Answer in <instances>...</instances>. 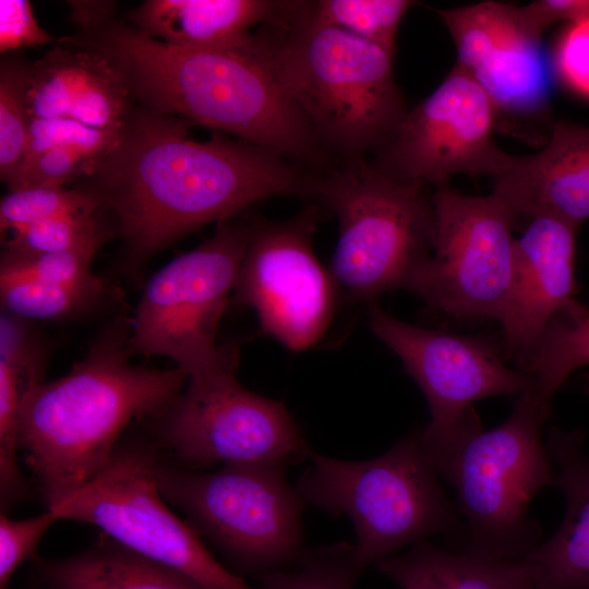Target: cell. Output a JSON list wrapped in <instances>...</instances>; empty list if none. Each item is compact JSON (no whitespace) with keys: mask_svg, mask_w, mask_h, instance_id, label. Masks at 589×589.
Masks as SVG:
<instances>
[{"mask_svg":"<svg viewBox=\"0 0 589 589\" xmlns=\"http://www.w3.org/2000/svg\"><path fill=\"white\" fill-rule=\"evenodd\" d=\"M190 125L135 105L113 146L76 182L111 221L133 264L260 201L313 199L316 172L218 131L195 141Z\"/></svg>","mask_w":589,"mask_h":589,"instance_id":"6da1fadb","label":"cell"},{"mask_svg":"<svg viewBox=\"0 0 589 589\" xmlns=\"http://www.w3.org/2000/svg\"><path fill=\"white\" fill-rule=\"evenodd\" d=\"M107 58L136 106L260 146L310 171L337 164L273 75L245 49H193L115 17L72 36Z\"/></svg>","mask_w":589,"mask_h":589,"instance_id":"7a4b0ae2","label":"cell"},{"mask_svg":"<svg viewBox=\"0 0 589 589\" xmlns=\"http://www.w3.org/2000/svg\"><path fill=\"white\" fill-rule=\"evenodd\" d=\"M130 336L131 318H113L69 373L25 401L19 446L46 508L96 477L127 426L160 413L189 378L133 364Z\"/></svg>","mask_w":589,"mask_h":589,"instance_id":"3957f363","label":"cell"},{"mask_svg":"<svg viewBox=\"0 0 589 589\" xmlns=\"http://www.w3.org/2000/svg\"><path fill=\"white\" fill-rule=\"evenodd\" d=\"M244 49L276 80L339 161L377 153L407 107L394 52L316 20L308 1H280Z\"/></svg>","mask_w":589,"mask_h":589,"instance_id":"277c9868","label":"cell"},{"mask_svg":"<svg viewBox=\"0 0 589 589\" xmlns=\"http://www.w3.org/2000/svg\"><path fill=\"white\" fill-rule=\"evenodd\" d=\"M309 458L312 464L294 489L305 506L350 518L356 532L352 564L358 576L368 566L431 536L441 534L466 546L465 522L441 485L420 429L370 460L346 461L314 452Z\"/></svg>","mask_w":589,"mask_h":589,"instance_id":"5b68a950","label":"cell"},{"mask_svg":"<svg viewBox=\"0 0 589 589\" xmlns=\"http://www.w3.org/2000/svg\"><path fill=\"white\" fill-rule=\"evenodd\" d=\"M314 197L339 224L329 268L339 292L371 305L386 291L409 290L433 245V203L425 185L363 157L318 172Z\"/></svg>","mask_w":589,"mask_h":589,"instance_id":"8992f818","label":"cell"},{"mask_svg":"<svg viewBox=\"0 0 589 589\" xmlns=\"http://www.w3.org/2000/svg\"><path fill=\"white\" fill-rule=\"evenodd\" d=\"M549 416L533 390L520 394L502 424L473 431L434 466L455 492L467 530L462 550L522 560L542 542L528 509L540 491L554 488L541 433Z\"/></svg>","mask_w":589,"mask_h":589,"instance_id":"52a82bcc","label":"cell"},{"mask_svg":"<svg viewBox=\"0 0 589 589\" xmlns=\"http://www.w3.org/2000/svg\"><path fill=\"white\" fill-rule=\"evenodd\" d=\"M249 236L248 217L221 220L149 279L131 318L133 354L168 357L189 378L237 369V350L218 346L216 336Z\"/></svg>","mask_w":589,"mask_h":589,"instance_id":"ba28073f","label":"cell"},{"mask_svg":"<svg viewBox=\"0 0 589 589\" xmlns=\"http://www.w3.org/2000/svg\"><path fill=\"white\" fill-rule=\"evenodd\" d=\"M278 464L228 465L202 472L163 462V497L183 510L239 569L261 576L293 564L304 550L305 504Z\"/></svg>","mask_w":589,"mask_h":589,"instance_id":"9c48e42d","label":"cell"},{"mask_svg":"<svg viewBox=\"0 0 589 589\" xmlns=\"http://www.w3.org/2000/svg\"><path fill=\"white\" fill-rule=\"evenodd\" d=\"M158 461L156 442L124 440L96 477L47 509L59 519L96 526L110 540L205 589H255L223 566L197 531L166 506L156 481Z\"/></svg>","mask_w":589,"mask_h":589,"instance_id":"30bf717a","label":"cell"},{"mask_svg":"<svg viewBox=\"0 0 589 589\" xmlns=\"http://www.w3.org/2000/svg\"><path fill=\"white\" fill-rule=\"evenodd\" d=\"M432 203V252L408 291L452 317L500 322L514 279L518 216L493 192L466 195L449 183L436 187Z\"/></svg>","mask_w":589,"mask_h":589,"instance_id":"8fae6325","label":"cell"},{"mask_svg":"<svg viewBox=\"0 0 589 589\" xmlns=\"http://www.w3.org/2000/svg\"><path fill=\"white\" fill-rule=\"evenodd\" d=\"M149 422L156 443L193 470L216 464L287 466L312 453L284 404L244 388L236 370L189 378Z\"/></svg>","mask_w":589,"mask_h":589,"instance_id":"7c38bea8","label":"cell"},{"mask_svg":"<svg viewBox=\"0 0 589 589\" xmlns=\"http://www.w3.org/2000/svg\"><path fill=\"white\" fill-rule=\"evenodd\" d=\"M372 332L401 360L428 401L431 421L420 429L433 466L482 428L472 405L483 398L536 389L534 378L508 368L489 341L406 323L370 305Z\"/></svg>","mask_w":589,"mask_h":589,"instance_id":"4fadbf2b","label":"cell"},{"mask_svg":"<svg viewBox=\"0 0 589 589\" xmlns=\"http://www.w3.org/2000/svg\"><path fill=\"white\" fill-rule=\"evenodd\" d=\"M250 236L235 293L254 310L263 333L301 351L326 332L338 288L313 249L318 208L273 221L248 217Z\"/></svg>","mask_w":589,"mask_h":589,"instance_id":"5bb4252c","label":"cell"},{"mask_svg":"<svg viewBox=\"0 0 589 589\" xmlns=\"http://www.w3.org/2000/svg\"><path fill=\"white\" fill-rule=\"evenodd\" d=\"M497 117L483 87L455 64L429 96L407 110L372 159L423 185L447 184L457 173L493 178L512 157L493 140Z\"/></svg>","mask_w":589,"mask_h":589,"instance_id":"9a60e30c","label":"cell"},{"mask_svg":"<svg viewBox=\"0 0 589 589\" xmlns=\"http://www.w3.org/2000/svg\"><path fill=\"white\" fill-rule=\"evenodd\" d=\"M457 51L456 65L488 93L498 116L533 115L548 101L541 38L524 23L519 7L483 1L438 10Z\"/></svg>","mask_w":589,"mask_h":589,"instance_id":"2e32d148","label":"cell"},{"mask_svg":"<svg viewBox=\"0 0 589 589\" xmlns=\"http://www.w3.org/2000/svg\"><path fill=\"white\" fill-rule=\"evenodd\" d=\"M577 229L562 218L537 215L515 241L514 279L500 323L505 347L518 364L551 320L575 300Z\"/></svg>","mask_w":589,"mask_h":589,"instance_id":"e0dca14e","label":"cell"},{"mask_svg":"<svg viewBox=\"0 0 589 589\" xmlns=\"http://www.w3.org/2000/svg\"><path fill=\"white\" fill-rule=\"evenodd\" d=\"M27 107L31 119L67 118L113 130L121 128L135 103L107 58L67 36L33 61Z\"/></svg>","mask_w":589,"mask_h":589,"instance_id":"ac0fdd59","label":"cell"},{"mask_svg":"<svg viewBox=\"0 0 589 589\" xmlns=\"http://www.w3.org/2000/svg\"><path fill=\"white\" fill-rule=\"evenodd\" d=\"M492 181L518 218L552 215L579 227L589 218V128L554 122L539 152L512 155Z\"/></svg>","mask_w":589,"mask_h":589,"instance_id":"d6986e66","label":"cell"},{"mask_svg":"<svg viewBox=\"0 0 589 589\" xmlns=\"http://www.w3.org/2000/svg\"><path fill=\"white\" fill-rule=\"evenodd\" d=\"M585 433L553 428L545 442L565 500L557 530L528 556L538 589H589V458Z\"/></svg>","mask_w":589,"mask_h":589,"instance_id":"ffe728a7","label":"cell"},{"mask_svg":"<svg viewBox=\"0 0 589 589\" xmlns=\"http://www.w3.org/2000/svg\"><path fill=\"white\" fill-rule=\"evenodd\" d=\"M279 5L269 0H147L129 13V20L169 45L240 50L251 28L271 21Z\"/></svg>","mask_w":589,"mask_h":589,"instance_id":"44dd1931","label":"cell"},{"mask_svg":"<svg viewBox=\"0 0 589 589\" xmlns=\"http://www.w3.org/2000/svg\"><path fill=\"white\" fill-rule=\"evenodd\" d=\"M374 566L399 589H538L527 558L494 557L468 550L449 552L428 540Z\"/></svg>","mask_w":589,"mask_h":589,"instance_id":"7402d4cb","label":"cell"},{"mask_svg":"<svg viewBox=\"0 0 589 589\" xmlns=\"http://www.w3.org/2000/svg\"><path fill=\"white\" fill-rule=\"evenodd\" d=\"M47 360L48 344L38 332L19 329L0 339V504L3 514L28 493L19 465L20 422L27 397L43 383Z\"/></svg>","mask_w":589,"mask_h":589,"instance_id":"603a6c76","label":"cell"},{"mask_svg":"<svg viewBox=\"0 0 589 589\" xmlns=\"http://www.w3.org/2000/svg\"><path fill=\"white\" fill-rule=\"evenodd\" d=\"M44 589H205L184 574L117 542L70 557L33 558Z\"/></svg>","mask_w":589,"mask_h":589,"instance_id":"cb8c5ba5","label":"cell"},{"mask_svg":"<svg viewBox=\"0 0 589 589\" xmlns=\"http://www.w3.org/2000/svg\"><path fill=\"white\" fill-rule=\"evenodd\" d=\"M2 312L27 321L76 320L122 302V291L95 275L77 284L0 277Z\"/></svg>","mask_w":589,"mask_h":589,"instance_id":"d4e9b609","label":"cell"},{"mask_svg":"<svg viewBox=\"0 0 589 589\" xmlns=\"http://www.w3.org/2000/svg\"><path fill=\"white\" fill-rule=\"evenodd\" d=\"M589 364V309L573 300L549 323L519 370L536 381L533 394L548 412L554 393L576 370Z\"/></svg>","mask_w":589,"mask_h":589,"instance_id":"484cf974","label":"cell"},{"mask_svg":"<svg viewBox=\"0 0 589 589\" xmlns=\"http://www.w3.org/2000/svg\"><path fill=\"white\" fill-rule=\"evenodd\" d=\"M32 64L21 52L2 55L0 61V178L4 183L14 175L28 137Z\"/></svg>","mask_w":589,"mask_h":589,"instance_id":"4316f807","label":"cell"},{"mask_svg":"<svg viewBox=\"0 0 589 589\" xmlns=\"http://www.w3.org/2000/svg\"><path fill=\"white\" fill-rule=\"evenodd\" d=\"M414 4L416 2L410 0L308 1L309 10L320 22L394 53L400 23Z\"/></svg>","mask_w":589,"mask_h":589,"instance_id":"83f0119b","label":"cell"},{"mask_svg":"<svg viewBox=\"0 0 589 589\" xmlns=\"http://www.w3.org/2000/svg\"><path fill=\"white\" fill-rule=\"evenodd\" d=\"M117 232L100 212L60 216L11 232L3 250L20 253H48L70 250L94 241L107 242Z\"/></svg>","mask_w":589,"mask_h":589,"instance_id":"f1b7e54d","label":"cell"},{"mask_svg":"<svg viewBox=\"0 0 589 589\" xmlns=\"http://www.w3.org/2000/svg\"><path fill=\"white\" fill-rule=\"evenodd\" d=\"M358 574L352 545L305 551L293 564L259 576L262 589H352Z\"/></svg>","mask_w":589,"mask_h":589,"instance_id":"f546056e","label":"cell"},{"mask_svg":"<svg viewBox=\"0 0 589 589\" xmlns=\"http://www.w3.org/2000/svg\"><path fill=\"white\" fill-rule=\"evenodd\" d=\"M97 211L96 200L76 185L9 191L0 203V230L3 236L51 218Z\"/></svg>","mask_w":589,"mask_h":589,"instance_id":"4dcf8cb0","label":"cell"},{"mask_svg":"<svg viewBox=\"0 0 589 589\" xmlns=\"http://www.w3.org/2000/svg\"><path fill=\"white\" fill-rule=\"evenodd\" d=\"M104 243L94 241L65 251L36 254L2 249L0 277L52 284L86 281L95 276L92 262Z\"/></svg>","mask_w":589,"mask_h":589,"instance_id":"1f68e13d","label":"cell"},{"mask_svg":"<svg viewBox=\"0 0 589 589\" xmlns=\"http://www.w3.org/2000/svg\"><path fill=\"white\" fill-rule=\"evenodd\" d=\"M95 163L80 149L52 146L23 157L7 185L9 191L38 187L63 188L82 180Z\"/></svg>","mask_w":589,"mask_h":589,"instance_id":"d6a6232c","label":"cell"},{"mask_svg":"<svg viewBox=\"0 0 589 589\" xmlns=\"http://www.w3.org/2000/svg\"><path fill=\"white\" fill-rule=\"evenodd\" d=\"M120 129H95L67 118L31 119L23 157L33 156L52 146H68L80 149L98 161L113 146Z\"/></svg>","mask_w":589,"mask_h":589,"instance_id":"836d02e7","label":"cell"},{"mask_svg":"<svg viewBox=\"0 0 589 589\" xmlns=\"http://www.w3.org/2000/svg\"><path fill=\"white\" fill-rule=\"evenodd\" d=\"M58 520V516L48 509L26 519H12L1 513L0 589H8L14 572L24 561L37 556L36 551L41 538Z\"/></svg>","mask_w":589,"mask_h":589,"instance_id":"e575fe53","label":"cell"},{"mask_svg":"<svg viewBox=\"0 0 589 589\" xmlns=\"http://www.w3.org/2000/svg\"><path fill=\"white\" fill-rule=\"evenodd\" d=\"M553 58L561 81L589 98V19L567 26L556 43Z\"/></svg>","mask_w":589,"mask_h":589,"instance_id":"d590c367","label":"cell"},{"mask_svg":"<svg viewBox=\"0 0 589 589\" xmlns=\"http://www.w3.org/2000/svg\"><path fill=\"white\" fill-rule=\"evenodd\" d=\"M58 39L40 27L29 1H0V51L2 55L55 44Z\"/></svg>","mask_w":589,"mask_h":589,"instance_id":"8d00e7d4","label":"cell"},{"mask_svg":"<svg viewBox=\"0 0 589 589\" xmlns=\"http://www.w3.org/2000/svg\"><path fill=\"white\" fill-rule=\"evenodd\" d=\"M527 27L536 35L556 22L576 24L589 19V0H537L519 7Z\"/></svg>","mask_w":589,"mask_h":589,"instance_id":"74e56055","label":"cell"},{"mask_svg":"<svg viewBox=\"0 0 589 589\" xmlns=\"http://www.w3.org/2000/svg\"><path fill=\"white\" fill-rule=\"evenodd\" d=\"M71 7L70 20L76 29H86L113 17L116 2L111 1H68Z\"/></svg>","mask_w":589,"mask_h":589,"instance_id":"f35d334b","label":"cell"}]
</instances>
